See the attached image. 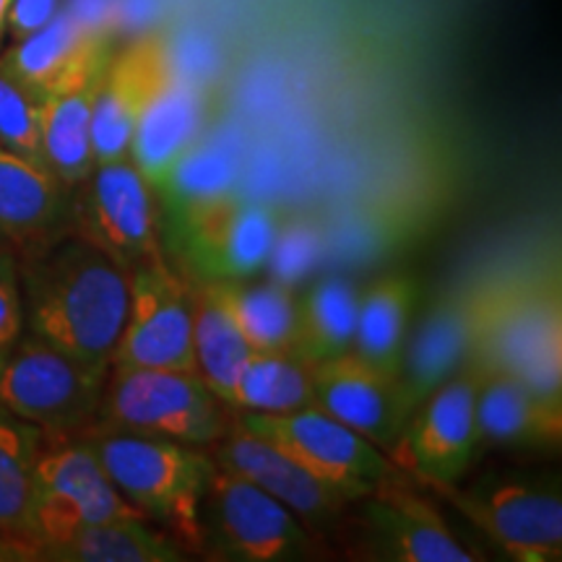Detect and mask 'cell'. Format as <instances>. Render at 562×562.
I'll list each match as a JSON object with an SVG mask.
<instances>
[{"label":"cell","instance_id":"d6a6232c","mask_svg":"<svg viewBox=\"0 0 562 562\" xmlns=\"http://www.w3.org/2000/svg\"><path fill=\"white\" fill-rule=\"evenodd\" d=\"M24 334V305H21L19 256L11 243L0 240V351L9 349Z\"/></svg>","mask_w":562,"mask_h":562},{"label":"cell","instance_id":"6da1fadb","mask_svg":"<svg viewBox=\"0 0 562 562\" xmlns=\"http://www.w3.org/2000/svg\"><path fill=\"white\" fill-rule=\"evenodd\" d=\"M16 256L26 331L76 360L110 368L128 313V271L70 232Z\"/></svg>","mask_w":562,"mask_h":562},{"label":"cell","instance_id":"ba28073f","mask_svg":"<svg viewBox=\"0 0 562 562\" xmlns=\"http://www.w3.org/2000/svg\"><path fill=\"white\" fill-rule=\"evenodd\" d=\"M245 430L269 440L273 448L297 461L302 469L326 480L334 487L349 492L355 501L368 495L378 482L398 472L389 453L364 440L360 432L341 425L318 406L281 412L252 414L232 412Z\"/></svg>","mask_w":562,"mask_h":562},{"label":"cell","instance_id":"5bb4252c","mask_svg":"<svg viewBox=\"0 0 562 562\" xmlns=\"http://www.w3.org/2000/svg\"><path fill=\"white\" fill-rule=\"evenodd\" d=\"M175 76L178 68L170 42L159 32L140 34L125 50L112 53L91 112V149L97 165L128 157L138 117Z\"/></svg>","mask_w":562,"mask_h":562},{"label":"cell","instance_id":"7c38bea8","mask_svg":"<svg viewBox=\"0 0 562 562\" xmlns=\"http://www.w3.org/2000/svg\"><path fill=\"white\" fill-rule=\"evenodd\" d=\"M201 529L227 558L245 562L297 560L313 544L311 529L286 505L220 463L201 503Z\"/></svg>","mask_w":562,"mask_h":562},{"label":"cell","instance_id":"4fadbf2b","mask_svg":"<svg viewBox=\"0 0 562 562\" xmlns=\"http://www.w3.org/2000/svg\"><path fill=\"white\" fill-rule=\"evenodd\" d=\"M442 492L510 558L524 562L560 560L562 501L552 484L503 480Z\"/></svg>","mask_w":562,"mask_h":562},{"label":"cell","instance_id":"8fae6325","mask_svg":"<svg viewBox=\"0 0 562 562\" xmlns=\"http://www.w3.org/2000/svg\"><path fill=\"white\" fill-rule=\"evenodd\" d=\"M482 451L476 427V370L467 362L409 414L391 461L442 492L459 487Z\"/></svg>","mask_w":562,"mask_h":562},{"label":"cell","instance_id":"4316f807","mask_svg":"<svg viewBox=\"0 0 562 562\" xmlns=\"http://www.w3.org/2000/svg\"><path fill=\"white\" fill-rule=\"evenodd\" d=\"M360 294L347 279L315 281L297 302L290 351L305 362H323L355 347Z\"/></svg>","mask_w":562,"mask_h":562},{"label":"cell","instance_id":"cb8c5ba5","mask_svg":"<svg viewBox=\"0 0 562 562\" xmlns=\"http://www.w3.org/2000/svg\"><path fill=\"white\" fill-rule=\"evenodd\" d=\"M104 74V70H102ZM102 74L40 100V136L47 167L74 191L97 167L91 149V112Z\"/></svg>","mask_w":562,"mask_h":562},{"label":"cell","instance_id":"30bf717a","mask_svg":"<svg viewBox=\"0 0 562 562\" xmlns=\"http://www.w3.org/2000/svg\"><path fill=\"white\" fill-rule=\"evenodd\" d=\"M70 235L94 245L123 271L159 250L154 186L131 157L97 165L70 195Z\"/></svg>","mask_w":562,"mask_h":562},{"label":"cell","instance_id":"277c9868","mask_svg":"<svg viewBox=\"0 0 562 562\" xmlns=\"http://www.w3.org/2000/svg\"><path fill=\"white\" fill-rule=\"evenodd\" d=\"M232 425V409L193 370L115 368L91 427L157 435L191 446H214Z\"/></svg>","mask_w":562,"mask_h":562},{"label":"cell","instance_id":"5b68a950","mask_svg":"<svg viewBox=\"0 0 562 562\" xmlns=\"http://www.w3.org/2000/svg\"><path fill=\"white\" fill-rule=\"evenodd\" d=\"M108 372L26 331L0 351V406L45 435H81L97 422Z\"/></svg>","mask_w":562,"mask_h":562},{"label":"cell","instance_id":"52a82bcc","mask_svg":"<svg viewBox=\"0 0 562 562\" xmlns=\"http://www.w3.org/2000/svg\"><path fill=\"white\" fill-rule=\"evenodd\" d=\"M110 364L193 370V286L161 250L128 271V313Z\"/></svg>","mask_w":562,"mask_h":562},{"label":"cell","instance_id":"7a4b0ae2","mask_svg":"<svg viewBox=\"0 0 562 562\" xmlns=\"http://www.w3.org/2000/svg\"><path fill=\"white\" fill-rule=\"evenodd\" d=\"M121 497L186 547L203 542L201 503L214 459L199 446L108 427L81 432Z\"/></svg>","mask_w":562,"mask_h":562},{"label":"cell","instance_id":"3957f363","mask_svg":"<svg viewBox=\"0 0 562 562\" xmlns=\"http://www.w3.org/2000/svg\"><path fill=\"white\" fill-rule=\"evenodd\" d=\"M469 362L516 375L533 393L562 402L560 277L482 281L480 326Z\"/></svg>","mask_w":562,"mask_h":562},{"label":"cell","instance_id":"836d02e7","mask_svg":"<svg viewBox=\"0 0 562 562\" xmlns=\"http://www.w3.org/2000/svg\"><path fill=\"white\" fill-rule=\"evenodd\" d=\"M58 11L60 0H13L9 34L13 40H24L26 34L42 30Z\"/></svg>","mask_w":562,"mask_h":562},{"label":"cell","instance_id":"e0dca14e","mask_svg":"<svg viewBox=\"0 0 562 562\" xmlns=\"http://www.w3.org/2000/svg\"><path fill=\"white\" fill-rule=\"evenodd\" d=\"M211 459L229 472L269 492L286 505L307 529H323L341 516L357 501L273 448L269 440L245 430L232 414L229 430L211 446Z\"/></svg>","mask_w":562,"mask_h":562},{"label":"cell","instance_id":"603a6c76","mask_svg":"<svg viewBox=\"0 0 562 562\" xmlns=\"http://www.w3.org/2000/svg\"><path fill=\"white\" fill-rule=\"evenodd\" d=\"M419 302V281L412 273H385L364 286L357 307L351 351L391 375L402 372L412 313Z\"/></svg>","mask_w":562,"mask_h":562},{"label":"cell","instance_id":"9a60e30c","mask_svg":"<svg viewBox=\"0 0 562 562\" xmlns=\"http://www.w3.org/2000/svg\"><path fill=\"white\" fill-rule=\"evenodd\" d=\"M313 402L341 425L389 453L402 438L412 406L402 378L391 375L355 351L311 364Z\"/></svg>","mask_w":562,"mask_h":562},{"label":"cell","instance_id":"83f0119b","mask_svg":"<svg viewBox=\"0 0 562 562\" xmlns=\"http://www.w3.org/2000/svg\"><path fill=\"white\" fill-rule=\"evenodd\" d=\"M252 351L211 286L193 290V370L224 404Z\"/></svg>","mask_w":562,"mask_h":562},{"label":"cell","instance_id":"ac0fdd59","mask_svg":"<svg viewBox=\"0 0 562 562\" xmlns=\"http://www.w3.org/2000/svg\"><path fill=\"white\" fill-rule=\"evenodd\" d=\"M396 476V474H393ZM385 476L360 497L362 524L375 552L396 562H472V554L453 537L440 513L414 490Z\"/></svg>","mask_w":562,"mask_h":562},{"label":"cell","instance_id":"9c48e42d","mask_svg":"<svg viewBox=\"0 0 562 562\" xmlns=\"http://www.w3.org/2000/svg\"><path fill=\"white\" fill-rule=\"evenodd\" d=\"M140 516L112 487L81 435H45L34 463V524L40 552L83 526ZM40 560V554H37Z\"/></svg>","mask_w":562,"mask_h":562},{"label":"cell","instance_id":"f546056e","mask_svg":"<svg viewBox=\"0 0 562 562\" xmlns=\"http://www.w3.org/2000/svg\"><path fill=\"white\" fill-rule=\"evenodd\" d=\"M209 286L252 349H290L297 297L286 281L277 279L266 281V284H245V279H240L211 281Z\"/></svg>","mask_w":562,"mask_h":562},{"label":"cell","instance_id":"f1b7e54d","mask_svg":"<svg viewBox=\"0 0 562 562\" xmlns=\"http://www.w3.org/2000/svg\"><path fill=\"white\" fill-rule=\"evenodd\" d=\"M227 406L232 412L281 414L315 406L311 362L300 360L290 349L252 351Z\"/></svg>","mask_w":562,"mask_h":562},{"label":"cell","instance_id":"d4e9b609","mask_svg":"<svg viewBox=\"0 0 562 562\" xmlns=\"http://www.w3.org/2000/svg\"><path fill=\"white\" fill-rule=\"evenodd\" d=\"M201 117L203 104L199 89L180 74L149 102L133 131L128 157L151 186L188 146H193Z\"/></svg>","mask_w":562,"mask_h":562},{"label":"cell","instance_id":"7402d4cb","mask_svg":"<svg viewBox=\"0 0 562 562\" xmlns=\"http://www.w3.org/2000/svg\"><path fill=\"white\" fill-rule=\"evenodd\" d=\"M42 430L0 406V560H37L34 463Z\"/></svg>","mask_w":562,"mask_h":562},{"label":"cell","instance_id":"ffe728a7","mask_svg":"<svg viewBox=\"0 0 562 562\" xmlns=\"http://www.w3.org/2000/svg\"><path fill=\"white\" fill-rule=\"evenodd\" d=\"M70 232V188L47 165L0 146V235L16 252Z\"/></svg>","mask_w":562,"mask_h":562},{"label":"cell","instance_id":"d6986e66","mask_svg":"<svg viewBox=\"0 0 562 562\" xmlns=\"http://www.w3.org/2000/svg\"><path fill=\"white\" fill-rule=\"evenodd\" d=\"M480 305L482 281L461 286L442 297L422 321L419 331L406 339L398 378L412 412L469 362L480 326Z\"/></svg>","mask_w":562,"mask_h":562},{"label":"cell","instance_id":"2e32d148","mask_svg":"<svg viewBox=\"0 0 562 562\" xmlns=\"http://www.w3.org/2000/svg\"><path fill=\"white\" fill-rule=\"evenodd\" d=\"M112 58L108 26L91 24L74 11H58L37 32L16 40L0 58V70L34 100L100 76Z\"/></svg>","mask_w":562,"mask_h":562},{"label":"cell","instance_id":"8992f818","mask_svg":"<svg viewBox=\"0 0 562 562\" xmlns=\"http://www.w3.org/2000/svg\"><path fill=\"white\" fill-rule=\"evenodd\" d=\"M170 237L188 279L240 281L271 261L277 216L263 203L229 191L170 209Z\"/></svg>","mask_w":562,"mask_h":562},{"label":"cell","instance_id":"44dd1931","mask_svg":"<svg viewBox=\"0 0 562 562\" xmlns=\"http://www.w3.org/2000/svg\"><path fill=\"white\" fill-rule=\"evenodd\" d=\"M472 364V362H469ZM476 370V427L482 446L558 448L562 438V402L533 393L516 375Z\"/></svg>","mask_w":562,"mask_h":562},{"label":"cell","instance_id":"4dcf8cb0","mask_svg":"<svg viewBox=\"0 0 562 562\" xmlns=\"http://www.w3.org/2000/svg\"><path fill=\"white\" fill-rule=\"evenodd\" d=\"M235 161L227 151L209 146H188L178 159L154 182V193L167 203V211L188 206V203L214 199V195L235 191Z\"/></svg>","mask_w":562,"mask_h":562},{"label":"cell","instance_id":"1f68e13d","mask_svg":"<svg viewBox=\"0 0 562 562\" xmlns=\"http://www.w3.org/2000/svg\"><path fill=\"white\" fill-rule=\"evenodd\" d=\"M0 146L47 165L40 136V102L0 70Z\"/></svg>","mask_w":562,"mask_h":562},{"label":"cell","instance_id":"e575fe53","mask_svg":"<svg viewBox=\"0 0 562 562\" xmlns=\"http://www.w3.org/2000/svg\"><path fill=\"white\" fill-rule=\"evenodd\" d=\"M11 5H13V0H0V45H3V37L9 34Z\"/></svg>","mask_w":562,"mask_h":562},{"label":"cell","instance_id":"d590c367","mask_svg":"<svg viewBox=\"0 0 562 562\" xmlns=\"http://www.w3.org/2000/svg\"><path fill=\"white\" fill-rule=\"evenodd\" d=\"M0 240H3V235H0Z\"/></svg>","mask_w":562,"mask_h":562},{"label":"cell","instance_id":"484cf974","mask_svg":"<svg viewBox=\"0 0 562 562\" xmlns=\"http://www.w3.org/2000/svg\"><path fill=\"white\" fill-rule=\"evenodd\" d=\"M40 560L53 562H175L180 542L144 516L83 526L60 542L47 544Z\"/></svg>","mask_w":562,"mask_h":562}]
</instances>
